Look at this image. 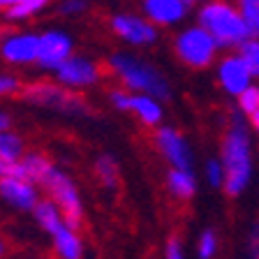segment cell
<instances>
[{"mask_svg": "<svg viewBox=\"0 0 259 259\" xmlns=\"http://www.w3.org/2000/svg\"><path fill=\"white\" fill-rule=\"evenodd\" d=\"M109 67L111 72L120 79L123 88L132 93H148V95L160 97L162 102L171 97V88H169L167 76L157 70L155 65L141 60L139 56L127 54V51H118L109 58Z\"/></svg>", "mask_w": 259, "mask_h": 259, "instance_id": "obj_1", "label": "cell"}, {"mask_svg": "<svg viewBox=\"0 0 259 259\" xmlns=\"http://www.w3.org/2000/svg\"><path fill=\"white\" fill-rule=\"evenodd\" d=\"M222 164H225V190L229 197H238L248 188L252 176V160H250V137L241 120H234L229 132L222 139Z\"/></svg>", "mask_w": 259, "mask_h": 259, "instance_id": "obj_2", "label": "cell"}, {"mask_svg": "<svg viewBox=\"0 0 259 259\" xmlns=\"http://www.w3.org/2000/svg\"><path fill=\"white\" fill-rule=\"evenodd\" d=\"M197 23L218 39L220 47H241L248 37H252L241 10L229 5L227 0H208L197 12Z\"/></svg>", "mask_w": 259, "mask_h": 259, "instance_id": "obj_3", "label": "cell"}, {"mask_svg": "<svg viewBox=\"0 0 259 259\" xmlns=\"http://www.w3.org/2000/svg\"><path fill=\"white\" fill-rule=\"evenodd\" d=\"M218 39L206 30L201 23L197 26H188L174 37V51H176L178 60L192 70H204L208 67L218 56Z\"/></svg>", "mask_w": 259, "mask_h": 259, "instance_id": "obj_4", "label": "cell"}, {"mask_svg": "<svg viewBox=\"0 0 259 259\" xmlns=\"http://www.w3.org/2000/svg\"><path fill=\"white\" fill-rule=\"evenodd\" d=\"M21 97L30 104L37 107L54 109L58 113H67V116H86L88 104L72 93V88L63 86V83H51V81H35L21 88Z\"/></svg>", "mask_w": 259, "mask_h": 259, "instance_id": "obj_5", "label": "cell"}, {"mask_svg": "<svg viewBox=\"0 0 259 259\" xmlns=\"http://www.w3.org/2000/svg\"><path fill=\"white\" fill-rule=\"evenodd\" d=\"M39 188L47 190L49 197L60 206L65 215V225H70L72 229H81V225H83V201H81L72 176H67L58 167H51V171L47 174Z\"/></svg>", "mask_w": 259, "mask_h": 259, "instance_id": "obj_6", "label": "cell"}, {"mask_svg": "<svg viewBox=\"0 0 259 259\" xmlns=\"http://www.w3.org/2000/svg\"><path fill=\"white\" fill-rule=\"evenodd\" d=\"M109 28L116 37L127 42L130 47H153L160 37L157 26L151 19H146L144 14H132V12L113 14L109 19Z\"/></svg>", "mask_w": 259, "mask_h": 259, "instance_id": "obj_7", "label": "cell"}, {"mask_svg": "<svg viewBox=\"0 0 259 259\" xmlns=\"http://www.w3.org/2000/svg\"><path fill=\"white\" fill-rule=\"evenodd\" d=\"M0 58L10 65H37L39 32H7L0 37Z\"/></svg>", "mask_w": 259, "mask_h": 259, "instance_id": "obj_8", "label": "cell"}, {"mask_svg": "<svg viewBox=\"0 0 259 259\" xmlns=\"http://www.w3.org/2000/svg\"><path fill=\"white\" fill-rule=\"evenodd\" d=\"M72 54H74V39H72L70 32L60 30V28H49V30L39 32V70L54 72Z\"/></svg>", "mask_w": 259, "mask_h": 259, "instance_id": "obj_9", "label": "cell"}, {"mask_svg": "<svg viewBox=\"0 0 259 259\" xmlns=\"http://www.w3.org/2000/svg\"><path fill=\"white\" fill-rule=\"evenodd\" d=\"M54 81L72 88V91H74V88L95 86L97 81H100V67H97L95 60L86 58V56L72 54L70 58L63 60L54 70Z\"/></svg>", "mask_w": 259, "mask_h": 259, "instance_id": "obj_10", "label": "cell"}, {"mask_svg": "<svg viewBox=\"0 0 259 259\" xmlns=\"http://www.w3.org/2000/svg\"><path fill=\"white\" fill-rule=\"evenodd\" d=\"M155 148L169 167L176 169H192V151L190 144L176 127L171 125H160L155 132Z\"/></svg>", "mask_w": 259, "mask_h": 259, "instance_id": "obj_11", "label": "cell"}, {"mask_svg": "<svg viewBox=\"0 0 259 259\" xmlns=\"http://www.w3.org/2000/svg\"><path fill=\"white\" fill-rule=\"evenodd\" d=\"M0 197L16 210L28 213L37 206L39 201V190L37 183H32L28 178L21 176H0Z\"/></svg>", "mask_w": 259, "mask_h": 259, "instance_id": "obj_12", "label": "cell"}, {"mask_svg": "<svg viewBox=\"0 0 259 259\" xmlns=\"http://www.w3.org/2000/svg\"><path fill=\"white\" fill-rule=\"evenodd\" d=\"M190 7L188 0H141V14L157 28H171L185 21Z\"/></svg>", "mask_w": 259, "mask_h": 259, "instance_id": "obj_13", "label": "cell"}, {"mask_svg": "<svg viewBox=\"0 0 259 259\" xmlns=\"http://www.w3.org/2000/svg\"><path fill=\"white\" fill-rule=\"evenodd\" d=\"M250 79H252V72H250V67L245 65V60L238 54L227 56V58H222L220 65H218V81H220V86L234 97H238L250 86Z\"/></svg>", "mask_w": 259, "mask_h": 259, "instance_id": "obj_14", "label": "cell"}, {"mask_svg": "<svg viewBox=\"0 0 259 259\" xmlns=\"http://www.w3.org/2000/svg\"><path fill=\"white\" fill-rule=\"evenodd\" d=\"M137 116L141 125L146 127H160L162 118H164V109H162V100L148 93H132L130 95V109Z\"/></svg>", "mask_w": 259, "mask_h": 259, "instance_id": "obj_15", "label": "cell"}, {"mask_svg": "<svg viewBox=\"0 0 259 259\" xmlns=\"http://www.w3.org/2000/svg\"><path fill=\"white\" fill-rule=\"evenodd\" d=\"M54 252L63 259H79L83 257V241L79 236V229H72L70 225H63L51 234Z\"/></svg>", "mask_w": 259, "mask_h": 259, "instance_id": "obj_16", "label": "cell"}, {"mask_svg": "<svg viewBox=\"0 0 259 259\" xmlns=\"http://www.w3.org/2000/svg\"><path fill=\"white\" fill-rule=\"evenodd\" d=\"M32 218H35V222L42 227V229L49 234V236H51L56 229H60V227L65 225L63 210H60V206L56 204L51 197H47V199H39V201H37V206L32 208Z\"/></svg>", "mask_w": 259, "mask_h": 259, "instance_id": "obj_17", "label": "cell"}, {"mask_svg": "<svg viewBox=\"0 0 259 259\" xmlns=\"http://www.w3.org/2000/svg\"><path fill=\"white\" fill-rule=\"evenodd\" d=\"M167 190L171 197L185 201L192 199L197 192V178H194L192 169H176L171 167V171L167 174Z\"/></svg>", "mask_w": 259, "mask_h": 259, "instance_id": "obj_18", "label": "cell"}, {"mask_svg": "<svg viewBox=\"0 0 259 259\" xmlns=\"http://www.w3.org/2000/svg\"><path fill=\"white\" fill-rule=\"evenodd\" d=\"M21 167H23V174H26L28 181L42 185V181L47 178V174L51 171V167H54V162L49 160L47 155H42V153H26V155L21 157Z\"/></svg>", "mask_w": 259, "mask_h": 259, "instance_id": "obj_19", "label": "cell"}, {"mask_svg": "<svg viewBox=\"0 0 259 259\" xmlns=\"http://www.w3.org/2000/svg\"><path fill=\"white\" fill-rule=\"evenodd\" d=\"M23 155H26V144H23L21 137L16 135V132H12L10 127L0 130V157L16 162V160H21Z\"/></svg>", "mask_w": 259, "mask_h": 259, "instance_id": "obj_20", "label": "cell"}, {"mask_svg": "<svg viewBox=\"0 0 259 259\" xmlns=\"http://www.w3.org/2000/svg\"><path fill=\"white\" fill-rule=\"evenodd\" d=\"M95 174L100 178V183L104 185L107 190H116L118 188V162L116 157L104 153L95 160Z\"/></svg>", "mask_w": 259, "mask_h": 259, "instance_id": "obj_21", "label": "cell"}, {"mask_svg": "<svg viewBox=\"0 0 259 259\" xmlns=\"http://www.w3.org/2000/svg\"><path fill=\"white\" fill-rule=\"evenodd\" d=\"M51 0H19L16 5L7 7L5 10V19L7 21H28L30 16H35L37 12H42Z\"/></svg>", "mask_w": 259, "mask_h": 259, "instance_id": "obj_22", "label": "cell"}, {"mask_svg": "<svg viewBox=\"0 0 259 259\" xmlns=\"http://www.w3.org/2000/svg\"><path fill=\"white\" fill-rule=\"evenodd\" d=\"M238 56L245 60V65L250 67L252 76H259V42L257 37H248L245 42L238 47Z\"/></svg>", "mask_w": 259, "mask_h": 259, "instance_id": "obj_23", "label": "cell"}, {"mask_svg": "<svg viewBox=\"0 0 259 259\" xmlns=\"http://www.w3.org/2000/svg\"><path fill=\"white\" fill-rule=\"evenodd\" d=\"M238 10L248 23L252 37H259V0H238Z\"/></svg>", "mask_w": 259, "mask_h": 259, "instance_id": "obj_24", "label": "cell"}, {"mask_svg": "<svg viewBox=\"0 0 259 259\" xmlns=\"http://www.w3.org/2000/svg\"><path fill=\"white\" fill-rule=\"evenodd\" d=\"M218 252V234L213 229H204L199 234V241H197V257L208 259Z\"/></svg>", "mask_w": 259, "mask_h": 259, "instance_id": "obj_25", "label": "cell"}, {"mask_svg": "<svg viewBox=\"0 0 259 259\" xmlns=\"http://www.w3.org/2000/svg\"><path fill=\"white\" fill-rule=\"evenodd\" d=\"M238 107L245 116H252L259 111V88L257 86H248L245 91L238 95Z\"/></svg>", "mask_w": 259, "mask_h": 259, "instance_id": "obj_26", "label": "cell"}, {"mask_svg": "<svg viewBox=\"0 0 259 259\" xmlns=\"http://www.w3.org/2000/svg\"><path fill=\"white\" fill-rule=\"evenodd\" d=\"M204 174L208 185H213V188H222L225 185V164H222V160H208Z\"/></svg>", "mask_w": 259, "mask_h": 259, "instance_id": "obj_27", "label": "cell"}, {"mask_svg": "<svg viewBox=\"0 0 259 259\" xmlns=\"http://www.w3.org/2000/svg\"><path fill=\"white\" fill-rule=\"evenodd\" d=\"M88 10V3L86 0H60V5H58V14L63 16H79L83 14V12Z\"/></svg>", "mask_w": 259, "mask_h": 259, "instance_id": "obj_28", "label": "cell"}, {"mask_svg": "<svg viewBox=\"0 0 259 259\" xmlns=\"http://www.w3.org/2000/svg\"><path fill=\"white\" fill-rule=\"evenodd\" d=\"M21 81L16 79L12 74H0V97H10V95H16L21 93Z\"/></svg>", "mask_w": 259, "mask_h": 259, "instance_id": "obj_29", "label": "cell"}, {"mask_svg": "<svg viewBox=\"0 0 259 259\" xmlns=\"http://www.w3.org/2000/svg\"><path fill=\"white\" fill-rule=\"evenodd\" d=\"M164 257L167 259H183L185 250H183V241L178 236H169L164 243Z\"/></svg>", "mask_w": 259, "mask_h": 259, "instance_id": "obj_30", "label": "cell"}, {"mask_svg": "<svg viewBox=\"0 0 259 259\" xmlns=\"http://www.w3.org/2000/svg\"><path fill=\"white\" fill-rule=\"evenodd\" d=\"M130 95H132V91H127V88H116V91L109 93V100H111V104L118 111H127L130 109Z\"/></svg>", "mask_w": 259, "mask_h": 259, "instance_id": "obj_31", "label": "cell"}, {"mask_svg": "<svg viewBox=\"0 0 259 259\" xmlns=\"http://www.w3.org/2000/svg\"><path fill=\"white\" fill-rule=\"evenodd\" d=\"M12 125V118H10V113L5 111H0V130H7Z\"/></svg>", "mask_w": 259, "mask_h": 259, "instance_id": "obj_32", "label": "cell"}, {"mask_svg": "<svg viewBox=\"0 0 259 259\" xmlns=\"http://www.w3.org/2000/svg\"><path fill=\"white\" fill-rule=\"evenodd\" d=\"M250 123H252V127H254V130H257V132H259V111L250 116Z\"/></svg>", "mask_w": 259, "mask_h": 259, "instance_id": "obj_33", "label": "cell"}, {"mask_svg": "<svg viewBox=\"0 0 259 259\" xmlns=\"http://www.w3.org/2000/svg\"><path fill=\"white\" fill-rule=\"evenodd\" d=\"M5 252H7V245H5V241L0 238V257H5Z\"/></svg>", "mask_w": 259, "mask_h": 259, "instance_id": "obj_34", "label": "cell"}, {"mask_svg": "<svg viewBox=\"0 0 259 259\" xmlns=\"http://www.w3.org/2000/svg\"><path fill=\"white\" fill-rule=\"evenodd\" d=\"M188 3H190V5H194V3H197V0H188Z\"/></svg>", "mask_w": 259, "mask_h": 259, "instance_id": "obj_35", "label": "cell"}, {"mask_svg": "<svg viewBox=\"0 0 259 259\" xmlns=\"http://www.w3.org/2000/svg\"><path fill=\"white\" fill-rule=\"evenodd\" d=\"M0 10H3V5H0Z\"/></svg>", "mask_w": 259, "mask_h": 259, "instance_id": "obj_36", "label": "cell"}]
</instances>
